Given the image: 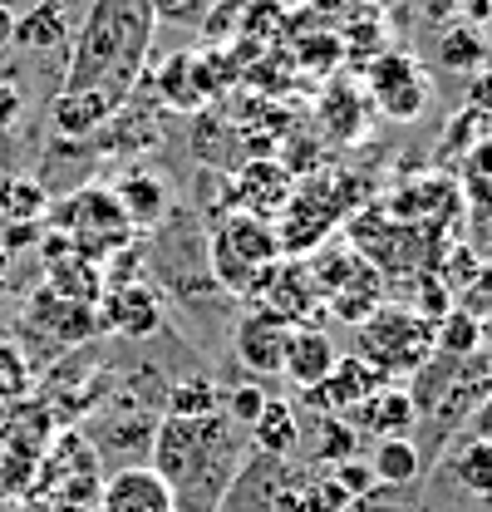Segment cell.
I'll return each instance as SVG.
<instances>
[{
    "instance_id": "30bf717a",
    "label": "cell",
    "mask_w": 492,
    "mask_h": 512,
    "mask_svg": "<svg viewBox=\"0 0 492 512\" xmlns=\"http://www.w3.org/2000/svg\"><path fill=\"white\" fill-rule=\"evenodd\" d=\"M246 301L261 306V311H271V316H281L286 325H306V316L320 306L315 281H310V266L301 256H281V261L256 281V291H251Z\"/></svg>"
},
{
    "instance_id": "d6a6232c",
    "label": "cell",
    "mask_w": 492,
    "mask_h": 512,
    "mask_svg": "<svg viewBox=\"0 0 492 512\" xmlns=\"http://www.w3.org/2000/svg\"><path fill=\"white\" fill-rule=\"evenodd\" d=\"M266 404H271V394L256 380H242V384H232V389H222V414H227L232 424H242V429H251V424L261 419Z\"/></svg>"
},
{
    "instance_id": "8d00e7d4",
    "label": "cell",
    "mask_w": 492,
    "mask_h": 512,
    "mask_svg": "<svg viewBox=\"0 0 492 512\" xmlns=\"http://www.w3.org/2000/svg\"><path fill=\"white\" fill-rule=\"evenodd\" d=\"M468 109H473V114H492V69L468 79Z\"/></svg>"
},
{
    "instance_id": "e575fe53",
    "label": "cell",
    "mask_w": 492,
    "mask_h": 512,
    "mask_svg": "<svg viewBox=\"0 0 492 512\" xmlns=\"http://www.w3.org/2000/svg\"><path fill=\"white\" fill-rule=\"evenodd\" d=\"M217 0H153V15L163 25H202V15L212 10Z\"/></svg>"
},
{
    "instance_id": "5b68a950",
    "label": "cell",
    "mask_w": 492,
    "mask_h": 512,
    "mask_svg": "<svg viewBox=\"0 0 492 512\" xmlns=\"http://www.w3.org/2000/svg\"><path fill=\"white\" fill-rule=\"evenodd\" d=\"M148 394H133V389H123L114 399H99L94 404V419H89V429H84V439L89 448L99 453V463L114 473V468H133V463H148V453H153V434H158V414L143 404Z\"/></svg>"
},
{
    "instance_id": "e0dca14e",
    "label": "cell",
    "mask_w": 492,
    "mask_h": 512,
    "mask_svg": "<svg viewBox=\"0 0 492 512\" xmlns=\"http://www.w3.org/2000/svg\"><path fill=\"white\" fill-rule=\"evenodd\" d=\"M379 384H389L369 360H360V355H340L335 360V370L325 375V384H315L306 394V404H315L320 414H350L360 399H369Z\"/></svg>"
},
{
    "instance_id": "d4e9b609",
    "label": "cell",
    "mask_w": 492,
    "mask_h": 512,
    "mask_svg": "<svg viewBox=\"0 0 492 512\" xmlns=\"http://www.w3.org/2000/svg\"><path fill=\"white\" fill-rule=\"evenodd\" d=\"M369 473H374L379 488H409V483H419V473H424L419 444L414 439H379L374 458H369Z\"/></svg>"
},
{
    "instance_id": "5bb4252c",
    "label": "cell",
    "mask_w": 492,
    "mask_h": 512,
    "mask_svg": "<svg viewBox=\"0 0 492 512\" xmlns=\"http://www.w3.org/2000/svg\"><path fill=\"white\" fill-rule=\"evenodd\" d=\"M99 512H178V503H173V488L148 463H133V468H114L104 478Z\"/></svg>"
},
{
    "instance_id": "484cf974",
    "label": "cell",
    "mask_w": 492,
    "mask_h": 512,
    "mask_svg": "<svg viewBox=\"0 0 492 512\" xmlns=\"http://www.w3.org/2000/svg\"><path fill=\"white\" fill-rule=\"evenodd\" d=\"M448 473H453L458 488L492 498V434H463V444L448 458Z\"/></svg>"
},
{
    "instance_id": "ab89813d",
    "label": "cell",
    "mask_w": 492,
    "mask_h": 512,
    "mask_svg": "<svg viewBox=\"0 0 492 512\" xmlns=\"http://www.w3.org/2000/svg\"><path fill=\"white\" fill-rule=\"evenodd\" d=\"M5 266H10V252L0 247V281H5Z\"/></svg>"
},
{
    "instance_id": "4316f807",
    "label": "cell",
    "mask_w": 492,
    "mask_h": 512,
    "mask_svg": "<svg viewBox=\"0 0 492 512\" xmlns=\"http://www.w3.org/2000/svg\"><path fill=\"white\" fill-rule=\"evenodd\" d=\"M483 340H488V325H483V316H473L468 306H453L443 320H433V350L448 355V360H468Z\"/></svg>"
},
{
    "instance_id": "52a82bcc",
    "label": "cell",
    "mask_w": 492,
    "mask_h": 512,
    "mask_svg": "<svg viewBox=\"0 0 492 512\" xmlns=\"http://www.w3.org/2000/svg\"><path fill=\"white\" fill-rule=\"evenodd\" d=\"M355 192H360V183L350 173H320L315 183H306V188L291 197V207L281 212V227H276L281 256H306L310 247H320L335 232L340 212L360 202Z\"/></svg>"
},
{
    "instance_id": "1f68e13d",
    "label": "cell",
    "mask_w": 492,
    "mask_h": 512,
    "mask_svg": "<svg viewBox=\"0 0 492 512\" xmlns=\"http://www.w3.org/2000/svg\"><path fill=\"white\" fill-rule=\"evenodd\" d=\"M45 212V188L35 178H10L0 188V217L5 222H35Z\"/></svg>"
},
{
    "instance_id": "f1b7e54d",
    "label": "cell",
    "mask_w": 492,
    "mask_h": 512,
    "mask_svg": "<svg viewBox=\"0 0 492 512\" xmlns=\"http://www.w3.org/2000/svg\"><path fill=\"white\" fill-rule=\"evenodd\" d=\"M325 133L335 138V143H350V138H360L365 133V114H369V94L360 89H350V84H335L330 94H325Z\"/></svg>"
},
{
    "instance_id": "d590c367",
    "label": "cell",
    "mask_w": 492,
    "mask_h": 512,
    "mask_svg": "<svg viewBox=\"0 0 492 512\" xmlns=\"http://www.w3.org/2000/svg\"><path fill=\"white\" fill-rule=\"evenodd\" d=\"M20 114H25V94H20V84H15V79H0V128H10Z\"/></svg>"
},
{
    "instance_id": "277c9868",
    "label": "cell",
    "mask_w": 492,
    "mask_h": 512,
    "mask_svg": "<svg viewBox=\"0 0 492 512\" xmlns=\"http://www.w3.org/2000/svg\"><path fill=\"white\" fill-rule=\"evenodd\" d=\"M306 266H310V281H315L320 306H330L335 320L365 325V320L384 306V276H379L350 242H330V247L315 252V261H306Z\"/></svg>"
},
{
    "instance_id": "9c48e42d",
    "label": "cell",
    "mask_w": 492,
    "mask_h": 512,
    "mask_svg": "<svg viewBox=\"0 0 492 512\" xmlns=\"http://www.w3.org/2000/svg\"><path fill=\"white\" fill-rule=\"evenodd\" d=\"M55 222H60V237L84 261H94V256L114 252V247L128 242V217L119 212L114 192H99V188L69 192V202L55 212Z\"/></svg>"
},
{
    "instance_id": "4fadbf2b",
    "label": "cell",
    "mask_w": 492,
    "mask_h": 512,
    "mask_svg": "<svg viewBox=\"0 0 492 512\" xmlns=\"http://www.w3.org/2000/svg\"><path fill=\"white\" fill-rule=\"evenodd\" d=\"M291 197H296L291 168H281L271 158H251V163H242V173L232 178V207L251 212V217H266V222L281 217L291 207Z\"/></svg>"
},
{
    "instance_id": "3957f363",
    "label": "cell",
    "mask_w": 492,
    "mask_h": 512,
    "mask_svg": "<svg viewBox=\"0 0 492 512\" xmlns=\"http://www.w3.org/2000/svg\"><path fill=\"white\" fill-rule=\"evenodd\" d=\"M281 261V237H276V222L266 217H251V212H227L217 217L212 237H207V271L212 281L227 291V296H251L256 281Z\"/></svg>"
},
{
    "instance_id": "4dcf8cb0",
    "label": "cell",
    "mask_w": 492,
    "mask_h": 512,
    "mask_svg": "<svg viewBox=\"0 0 492 512\" xmlns=\"http://www.w3.org/2000/svg\"><path fill=\"white\" fill-rule=\"evenodd\" d=\"M30 384H35L30 355L0 335V404H15V399H25V394H30Z\"/></svg>"
},
{
    "instance_id": "7402d4cb",
    "label": "cell",
    "mask_w": 492,
    "mask_h": 512,
    "mask_svg": "<svg viewBox=\"0 0 492 512\" xmlns=\"http://www.w3.org/2000/svg\"><path fill=\"white\" fill-rule=\"evenodd\" d=\"M114 202H119V212L128 217V227H153L168 212V188L148 168H133V173H123L119 183H114Z\"/></svg>"
},
{
    "instance_id": "ac0fdd59",
    "label": "cell",
    "mask_w": 492,
    "mask_h": 512,
    "mask_svg": "<svg viewBox=\"0 0 492 512\" xmlns=\"http://www.w3.org/2000/svg\"><path fill=\"white\" fill-rule=\"evenodd\" d=\"M340 350L325 330L315 325H291V340H286V360H281V375L296 384L301 394H310L315 384H325V375L335 370Z\"/></svg>"
},
{
    "instance_id": "603a6c76",
    "label": "cell",
    "mask_w": 492,
    "mask_h": 512,
    "mask_svg": "<svg viewBox=\"0 0 492 512\" xmlns=\"http://www.w3.org/2000/svg\"><path fill=\"white\" fill-rule=\"evenodd\" d=\"M458 197L473 212H492V133L458 153Z\"/></svg>"
},
{
    "instance_id": "ffe728a7",
    "label": "cell",
    "mask_w": 492,
    "mask_h": 512,
    "mask_svg": "<svg viewBox=\"0 0 492 512\" xmlns=\"http://www.w3.org/2000/svg\"><path fill=\"white\" fill-rule=\"evenodd\" d=\"M433 60H438V69H448V74L473 79L488 64V35H483V25H473V20L443 25L438 40H433Z\"/></svg>"
},
{
    "instance_id": "f546056e",
    "label": "cell",
    "mask_w": 492,
    "mask_h": 512,
    "mask_svg": "<svg viewBox=\"0 0 492 512\" xmlns=\"http://www.w3.org/2000/svg\"><path fill=\"white\" fill-rule=\"evenodd\" d=\"M355 448H360V434L350 429V419H340V414L320 419V444H315V463L320 468H335V463L355 458Z\"/></svg>"
},
{
    "instance_id": "ba28073f",
    "label": "cell",
    "mask_w": 492,
    "mask_h": 512,
    "mask_svg": "<svg viewBox=\"0 0 492 512\" xmlns=\"http://www.w3.org/2000/svg\"><path fill=\"white\" fill-rule=\"evenodd\" d=\"M365 94H369V104L384 119H394V124L424 119V109H429V99H433L424 64L414 60V55H404V50H379L365 64Z\"/></svg>"
},
{
    "instance_id": "9a60e30c",
    "label": "cell",
    "mask_w": 492,
    "mask_h": 512,
    "mask_svg": "<svg viewBox=\"0 0 492 512\" xmlns=\"http://www.w3.org/2000/svg\"><path fill=\"white\" fill-rule=\"evenodd\" d=\"M286 478H291V463H286V458H271V453H256V448H251L217 512H271Z\"/></svg>"
},
{
    "instance_id": "44dd1931",
    "label": "cell",
    "mask_w": 492,
    "mask_h": 512,
    "mask_svg": "<svg viewBox=\"0 0 492 512\" xmlns=\"http://www.w3.org/2000/svg\"><path fill=\"white\" fill-rule=\"evenodd\" d=\"M246 434H251V448H256V453H271V458H286V463H291V453L301 448V434H306V429H301L296 404L271 394V404L261 409V419H256Z\"/></svg>"
},
{
    "instance_id": "7a4b0ae2",
    "label": "cell",
    "mask_w": 492,
    "mask_h": 512,
    "mask_svg": "<svg viewBox=\"0 0 492 512\" xmlns=\"http://www.w3.org/2000/svg\"><path fill=\"white\" fill-rule=\"evenodd\" d=\"M246 453H251V434L242 424H232L227 414H207V419H168L163 414L148 468L173 488L178 512H217Z\"/></svg>"
},
{
    "instance_id": "74e56055",
    "label": "cell",
    "mask_w": 492,
    "mask_h": 512,
    "mask_svg": "<svg viewBox=\"0 0 492 512\" xmlns=\"http://www.w3.org/2000/svg\"><path fill=\"white\" fill-rule=\"evenodd\" d=\"M15 15H20V10L0 0V55H5V50L15 45Z\"/></svg>"
},
{
    "instance_id": "7c38bea8",
    "label": "cell",
    "mask_w": 492,
    "mask_h": 512,
    "mask_svg": "<svg viewBox=\"0 0 492 512\" xmlns=\"http://www.w3.org/2000/svg\"><path fill=\"white\" fill-rule=\"evenodd\" d=\"M286 340H291V325L261 306H251L237 325H232V355L237 365L251 375H281V360H286Z\"/></svg>"
},
{
    "instance_id": "2e32d148",
    "label": "cell",
    "mask_w": 492,
    "mask_h": 512,
    "mask_svg": "<svg viewBox=\"0 0 492 512\" xmlns=\"http://www.w3.org/2000/svg\"><path fill=\"white\" fill-rule=\"evenodd\" d=\"M340 419H350V429L355 434H374V439H404L414 424H419V409H414V399H409V389L404 384H379L369 399H360L350 414H340Z\"/></svg>"
},
{
    "instance_id": "6da1fadb",
    "label": "cell",
    "mask_w": 492,
    "mask_h": 512,
    "mask_svg": "<svg viewBox=\"0 0 492 512\" xmlns=\"http://www.w3.org/2000/svg\"><path fill=\"white\" fill-rule=\"evenodd\" d=\"M153 0H89L64 64V94H99L114 114L133 99L153 60Z\"/></svg>"
},
{
    "instance_id": "8fae6325",
    "label": "cell",
    "mask_w": 492,
    "mask_h": 512,
    "mask_svg": "<svg viewBox=\"0 0 492 512\" xmlns=\"http://www.w3.org/2000/svg\"><path fill=\"white\" fill-rule=\"evenodd\" d=\"M94 316H99L104 330H114L123 340H148L153 330H163V296L148 281L109 286V296H99Z\"/></svg>"
},
{
    "instance_id": "8992f818",
    "label": "cell",
    "mask_w": 492,
    "mask_h": 512,
    "mask_svg": "<svg viewBox=\"0 0 492 512\" xmlns=\"http://www.w3.org/2000/svg\"><path fill=\"white\" fill-rule=\"evenodd\" d=\"M360 330V360H369L384 380L414 375L433 355V320H424L409 306H379Z\"/></svg>"
},
{
    "instance_id": "f35d334b",
    "label": "cell",
    "mask_w": 492,
    "mask_h": 512,
    "mask_svg": "<svg viewBox=\"0 0 492 512\" xmlns=\"http://www.w3.org/2000/svg\"><path fill=\"white\" fill-rule=\"evenodd\" d=\"M468 434H492V394H488V404L478 409V419L468 424Z\"/></svg>"
},
{
    "instance_id": "d6986e66",
    "label": "cell",
    "mask_w": 492,
    "mask_h": 512,
    "mask_svg": "<svg viewBox=\"0 0 492 512\" xmlns=\"http://www.w3.org/2000/svg\"><path fill=\"white\" fill-rule=\"evenodd\" d=\"M69 45V10L64 0H35L30 10L15 15V50H30V55H50Z\"/></svg>"
},
{
    "instance_id": "83f0119b",
    "label": "cell",
    "mask_w": 492,
    "mask_h": 512,
    "mask_svg": "<svg viewBox=\"0 0 492 512\" xmlns=\"http://www.w3.org/2000/svg\"><path fill=\"white\" fill-rule=\"evenodd\" d=\"M163 414H168V419H207V414H222V389L207 380V375L173 380L168 394H163Z\"/></svg>"
},
{
    "instance_id": "836d02e7",
    "label": "cell",
    "mask_w": 492,
    "mask_h": 512,
    "mask_svg": "<svg viewBox=\"0 0 492 512\" xmlns=\"http://www.w3.org/2000/svg\"><path fill=\"white\" fill-rule=\"evenodd\" d=\"M330 473H335V483L350 493V503H365V498H374V488H379L374 473H369V463H360V458H345V463H335Z\"/></svg>"
},
{
    "instance_id": "cb8c5ba5",
    "label": "cell",
    "mask_w": 492,
    "mask_h": 512,
    "mask_svg": "<svg viewBox=\"0 0 492 512\" xmlns=\"http://www.w3.org/2000/svg\"><path fill=\"white\" fill-rule=\"evenodd\" d=\"M50 119H55V133H64V138H89L114 119V109L99 94H64L60 89L50 104Z\"/></svg>"
}]
</instances>
